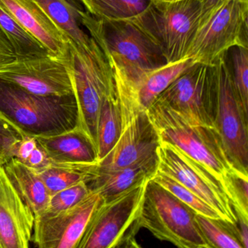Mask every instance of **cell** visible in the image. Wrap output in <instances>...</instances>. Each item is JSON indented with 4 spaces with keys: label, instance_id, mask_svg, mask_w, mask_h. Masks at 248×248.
I'll return each mask as SVG.
<instances>
[{
    "label": "cell",
    "instance_id": "1",
    "mask_svg": "<svg viewBox=\"0 0 248 248\" xmlns=\"http://www.w3.org/2000/svg\"><path fill=\"white\" fill-rule=\"evenodd\" d=\"M147 111L161 140L179 148L211 172L223 186L233 205L232 177L242 172L229 159L216 126L156 101Z\"/></svg>",
    "mask_w": 248,
    "mask_h": 248
},
{
    "label": "cell",
    "instance_id": "2",
    "mask_svg": "<svg viewBox=\"0 0 248 248\" xmlns=\"http://www.w3.org/2000/svg\"><path fill=\"white\" fill-rule=\"evenodd\" d=\"M0 119L21 136L50 137L78 126V104L74 95H36L0 80Z\"/></svg>",
    "mask_w": 248,
    "mask_h": 248
},
{
    "label": "cell",
    "instance_id": "3",
    "mask_svg": "<svg viewBox=\"0 0 248 248\" xmlns=\"http://www.w3.org/2000/svg\"><path fill=\"white\" fill-rule=\"evenodd\" d=\"M80 22L107 58L113 72L130 75L168 64L153 40L133 19L101 20L81 10Z\"/></svg>",
    "mask_w": 248,
    "mask_h": 248
},
{
    "label": "cell",
    "instance_id": "4",
    "mask_svg": "<svg viewBox=\"0 0 248 248\" xmlns=\"http://www.w3.org/2000/svg\"><path fill=\"white\" fill-rule=\"evenodd\" d=\"M69 67L78 104L77 127L91 141L97 153L101 105L104 98L117 88L112 69L93 38L88 46H78L69 40Z\"/></svg>",
    "mask_w": 248,
    "mask_h": 248
},
{
    "label": "cell",
    "instance_id": "5",
    "mask_svg": "<svg viewBox=\"0 0 248 248\" xmlns=\"http://www.w3.org/2000/svg\"><path fill=\"white\" fill-rule=\"evenodd\" d=\"M133 20L159 47L168 63H173L187 59L204 14L199 0H152Z\"/></svg>",
    "mask_w": 248,
    "mask_h": 248
},
{
    "label": "cell",
    "instance_id": "6",
    "mask_svg": "<svg viewBox=\"0 0 248 248\" xmlns=\"http://www.w3.org/2000/svg\"><path fill=\"white\" fill-rule=\"evenodd\" d=\"M197 213L152 178L146 182L138 224L159 240L180 248H211L203 236Z\"/></svg>",
    "mask_w": 248,
    "mask_h": 248
},
{
    "label": "cell",
    "instance_id": "7",
    "mask_svg": "<svg viewBox=\"0 0 248 248\" xmlns=\"http://www.w3.org/2000/svg\"><path fill=\"white\" fill-rule=\"evenodd\" d=\"M145 179L108 200L102 199L91 216L78 248L137 247L135 236L145 187Z\"/></svg>",
    "mask_w": 248,
    "mask_h": 248
},
{
    "label": "cell",
    "instance_id": "8",
    "mask_svg": "<svg viewBox=\"0 0 248 248\" xmlns=\"http://www.w3.org/2000/svg\"><path fill=\"white\" fill-rule=\"evenodd\" d=\"M248 0H229L201 24L187 59L214 65L234 46L248 47Z\"/></svg>",
    "mask_w": 248,
    "mask_h": 248
},
{
    "label": "cell",
    "instance_id": "9",
    "mask_svg": "<svg viewBox=\"0 0 248 248\" xmlns=\"http://www.w3.org/2000/svg\"><path fill=\"white\" fill-rule=\"evenodd\" d=\"M122 129L111 151L98 162L100 170H115L134 165L157 155L160 137L148 114L134 101L119 94Z\"/></svg>",
    "mask_w": 248,
    "mask_h": 248
},
{
    "label": "cell",
    "instance_id": "10",
    "mask_svg": "<svg viewBox=\"0 0 248 248\" xmlns=\"http://www.w3.org/2000/svg\"><path fill=\"white\" fill-rule=\"evenodd\" d=\"M157 170L172 177L211 206L220 219L230 223L236 222L232 202L220 181L202 165L179 148L161 140L157 151Z\"/></svg>",
    "mask_w": 248,
    "mask_h": 248
},
{
    "label": "cell",
    "instance_id": "11",
    "mask_svg": "<svg viewBox=\"0 0 248 248\" xmlns=\"http://www.w3.org/2000/svg\"><path fill=\"white\" fill-rule=\"evenodd\" d=\"M225 54L214 63L217 81L215 126L235 168L248 173V113L235 92Z\"/></svg>",
    "mask_w": 248,
    "mask_h": 248
},
{
    "label": "cell",
    "instance_id": "12",
    "mask_svg": "<svg viewBox=\"0 0 248 248\" xmlns=\"http://www.w3.org/2000/svg\"><path fill=\"white\" fill-rule=\"evenodd\" d=\"M216 94L217 81L215 64L195 62L176 78L155 101L195 117L206 124L215 126Z\"/></svg>",
    "mask_w": 248,
    "mask_h": 248
},
{
    "label": "cell",
    "instance_id": "13",
    "mask_svg": "<svg viewBox=\"0 0 248 248\" xmlns=\"http://www.w3.org/2000/svg\"><path fill=\"white\" fill-rule=\"evenodd\" d=\"M0 80L14 84L36 95H74L68 57L47 55L16 58L0 64Z\"/></svg>",
    "mask_w": 248,
    "mask_h": 248
},
{
    "label": "cell",
    "instance_id": "14",
    "mask_svg": "<svg viewBox=\"0 0 248 248\" xmlns=\"http://www.w3.org/2000/svg\"><path fill=\"white\" fill-rule=\"evenodd\" d=\"M102 198L91 192L73 207L53 216L35 217L31 242L40 248H78Z\"/></svg>",
    "mask_w": 248,
    "mask_h": 248
},
{
    "label": "cell",
    "instance_id": "15",
    "mask_svg": "<svg viewBox=\"0 0 248 248\" xmlns=\"http://www.w3.org/2000/svg\"><path fill=\"white\" fill-rule=\"evenodd\" d=\"M35 216L0 168V248H28Z\"/></svg>",
    "mask_w": 248,
    "mask_h": 248
},
{
    "label": "cell",
    "instance_id": "16",
    "mask_svg": "<svg viewBox=\"0 0 248 248\" xmlns=\"http://www.w3.org/2000/svg\"><path fill=\"white\" fill-rule=\"evenodd\" d=\"M194 63L193 59H186L159 69L130 75L112 71L117 93L125 95L143 109L147 110L157 97Z\"/></svg>",
    "mask_w": 248,
    "mask_h": 248
},
{
    "label": "cell",
    "instance_id": "17",
    "mask_svg": "<svg viewBox=\"0 0 248 248\" xmlns=\"http://www.w3.org/2000/svg\"><path fill=\"white\" fill-rule=\"evenodd\" d=\"M0 4L49 54L68 57L69 39L33 0H0Z\"/></svg>",
    "mask_w": 248,
    "mask_h": 248
},
{
    "label": "cell",
    "instance_id": "18",
    "mask_svg": "<svg viewBox=\"0 0 248 248\" xmlns=\"http://www.w3.org/2000/svg\"><path fill=\"white\" fill-rule=\"evenodd\" d=\"M157 155L134 165L115 170L94 168L92 176L87 182L91 191L98 193L108 200L145 179H151L158 169Z\"/></svg>",
    "mask_w": 248,
    "mask_h": 248
},
{
    "label": "cell",
    "instance_id": "19",
    "mask_svg": "<svg viewBox=\"0 0 248 248\" xmlns=\"http://www.w3.org/2000/svg\"><path fill=\"white\" fill-rule=\"evenodd\" d=\"M36 139L52 163L79 165L98 162L95 148L77 127L57 136Z\"/></svg>",
    "mask_w": 248,
    "mask_h": 248
},
{
    "label": "cell",
    "instance_id": "20",
    "mask_svg": "<svg viewBox=\"0 0 248 248\" xmlns=\"http://www.w3.org/2000/svg\"><path fill=\"white\" fill-rule=\"evenodd\" d=\"M5 173L35 217L41 216L48 206L50 194L43 180L34 170L12 158L2 165Z\"/></svg>",
    "mask_w": 248,
    "mask_h": 248
},
{
    "label": "cell",
    "instance_id": "21",
    "mask_svg": "<svg viewBox=\"0 0 248 248\" xmlns=\"http://www.w3.org/2000/svg\"><path fill=\"white\" fill-rule=\"evenodd\" d=\"M70 41L80 46L91 44V38L80 22L82 8L70 0H33Z\"/></svg>",
    "mask_w": 248,
    "mask_h": 248
},
{
    "label": "cell",
    "instance_id": "22",
    "mask_svg": "<svg viewBox=\"0 0 248 248\" xmlns=\"http://www.w3.org/2000/svg\"><path fill=\"white\" fill-rule=\"evenodd\" d=\"M122 129L121 111L117 88L104 98L97 130V157L102 159L117 143Z\"/></svg>",
    "mask_w": 248,
    "mask_h": 248
},
{
    "label": "cell",
    "instance_id": "23",
    "mask_svg": "<svg viewBox=\"0 0 248 248\" xmlns=\"http://www.w3.org/2000/svg\"><path fill=\"white\" fill-rule=\"evenodd\" d=\"M0 37L11 48L16 58L34 57L49 54L14 17L0 4Z\"/></svg>",
    "mask_w": 248,
    "mask_h": 248
},
{
    "label": "cell",
    "instance_id": "24",
    "mask_svg": "<svg viewBox=\"0 0 248 248\" xmlns=\"http://www.w3.org/2000/svg\"><path fill=\"white\" fill-rule=\"evenodd\" d=\"M97 164L59 165L50 162L48 166L36 172L51 196L81 181L88 182Z\"/></svg>",
    "mask_w": 248,
    "mask_h": 248
},
{
    "label": "cell",
    "instance_id": "25",
    "mask_svg": "<svg viewBox=\"0 0 248 248\" xmlns=\"http://www.w3.org/2000/svg\"><path fill=\"white\" fill-rule=\"evenodd\" d=\"M87 12L101 20L134 19L152 0H79Z\"/></svg>",
    "mask_w": 248,
    "mask_h": 248
},
{
    "label": "cell",
    "instance_id": "26",
    "mask_svg": "<svg viewBox=\"0 0 248 248\" xmlns=\"http://www.w3.org/2000/svg\"><path fill=\"white\" fill-rule=\"evenodd\" d=\"M197 224L210 248H243L233 229V223L196 214Z\"/></svg>",
    "mask_w": 248,
    "mask_h": 248
},
{
    "label": "cell",
    "instance_id": "27",
    "mask_svg": "<svg viewBox=\"0 0 248 248\" xmlns=\"http://www.w3.org/2000/svg\"><path fill=\"white\" fill-rule=\"evenodd\" d=\"M225 57L235 92L244 110L248 113V47H231Z\"/></svg>",
    "mask_w": 248,
    "mask_h": 248
},
{
    "label": "cell",
    "instance_id": "28",
    "mask_svg": "<svg viewBox=\"0 0 248 248\" xmlns=\"http://www.w3.org/2000/svg\"><path fill=\"white\" fill-rule=\"evenodd\" d=\"M152 179L172 193L178 200L192 209L197 214L212 218L220 219L218 213L211 206L172 177L157 170Z\"/></svg>",
    "mask_w": 248,
    "mask_h": 248
},
{
    "label": "cell",
    "instance_id": "29",
    "mask_svg": "<svg viewBox=\"0 0 248 248\" xmlns=\"http://www.w3.org/2000/svg\"><path fill=\"white\" fill-rule=\"evenodd\" d=\"M91 192L85 181H81L50 196L46 211L38 217L53 216L73 207Z\"/></svg>",
    "mask_w": 248,
    "mask_h": 248
},
{
    "label": "cell",
    "instance_id": "30",
    "mask_svg": "<svg viewBox=\"0 0 248 248\" xmlns=\"http://www.w3.org/2000/svg\"><path fill=\"white\" fill-rule=\"evenodd\" d=\"M21 135L3 120H0V165H5L13 158V152Z\"/></svg>",
    "mask_w": 248,
    "mask_h": 248
},
{
    "label": "cell",
    "instance_id": "31",
    "mask_svg": "<svg viewBox=\"0 0 248 248\" xmlns=\"http://www.w3.org/2000/svg\"><path fill=\"white\" fill-rule=\"evenodd\" d=\"M37 146L38 142L35 137L23 136L14 147L13 158L24 163Z\"/></svg>",
    "mask_w": 248,
    "mask_h": 248
},
{
    "label": "cell",
    "instance_id": "32",
    "mask_svg": "<svg viewBox=\"0 0 248 248\" xmlns=\"http://www.w3.org/2000/svg\"><path fill=\"white\" fill-rule=\"evenodd\" d=\"M24 164L34 170L39 171L48 166L50 160L44 149L38 143L37 147L31 152Z\"/></svg>",
    "mask_w": 248,
    "mask_h": 248
},
{
    "label": "cell",
    "instance_id": "33",
    "mask_svg": "<svg viewBox=\"0 0 248 248\" xmlns=\"http://www.w3.org/2000/svg\"><path fill=\"white\" fill-rule=\"evenodd\" d=\"M227 1L229 0H199L204 11V20Z\"/></svg>",
    "mask_w": 248,
    "mask_h": 248
},
{
    "label": "cell",
    "instance_id": "34",
    "mask_svg": "<svg viewBox=\"0 0 248 248\" xmlns=\"http://www.w3.org/2000/svg\"><path fill=\"white\" fill-rule=\"evenodd\" d=\"M16 58V56L14 54L11 48L0 37V64L14 60Z\"/></svg>",
    "mask_w": 248,
    "mask_h": 248
},
{
    "label": "cell",
    "instance_id": "35",
    "mask_svg": "<svg viewBox=\"0 0 248 248\" xmlns=\"http://www.w3.org/2000/svg\"><path fill=\"white\" fill-rule=\"evenodd\" d=\"M161 1H177V0H161Z\"/></svg>",
    "mask_w": 248,
    "mask_h": 248
},
{
    "label": "cell",
    "instance_id": "36",
    "mask_svg": "<svg viewBox=\"0 0 248 248\" xmlns=\"http://www.w3.org/2000/svg\"><path fill=\"white\" fill-rule=\"evenodd\" d=\"M0 168H1V165H0Z\"/></svg>",
    "mask_w": 248,
    "mask_h": 248
},
{
    "label": "cell",
    "instance_id": "37",
    "mask_svg": "<svg viewBox=\"0 0 248 248\" xmlns=\"http://www.w3.org/2000/svg\"><path fill=\"white\" fill-rule=\"evenodd\" d=\"M0 120H1V119H0Z\"/></svg>",
    "mask_w": 248,
    "mask_h": 248
}]
</instances>
